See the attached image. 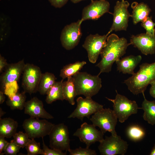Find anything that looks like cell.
<instances>
[{"label": "cell", "instance_id": "1", "mask_svg": "<svg viewBox=\"0 0 155 155\" xmlns=\"http://www.w3.org/2000/svg\"><path fill=\"white\" fill-rule=\"evenodd\" d=\"M130 45L124 37L119 38L115 34L108 35L106 45L100 54L101 60L95 66L100 69L98 75L110 72L114 63L125 54L127 47Z\"/></svg>", "mask_w": 155, "mask_h": 155}, {"label": "cell", "instance_id": "2", "mask_svg": "<svg viewBox=\"0 0 155 155\" xmlns=\"http://www.w3.org/2000/svg\"><path fill=\"white\" fill-rule=\"evenodd\" d=\"M155 80V62L144 63L140 66L139 70L123 83L133 94L144 93L149 84Z\"/></svg>", "mask_w": 155, "mask_h": 155}, {"label": "cell", "instance_id": "3", "mask_svg": "<svg viewBox=\"0 0 155 155\" xmlns=\"http://www.w3.org/2000/svg\"><path fill=\"white\" fill-rule=\"evenodd\" d=\"M72 77L77 96L92 98L98 93L102 86L101 79L98 75L79 71Z\"/></svg>", "mask_w": 155, "mask_h": 155}, {"label": "cell", "instance_id": "4", "mask_svg": "<svg viewBox=\"0 0 155 155\" xmlns=\"http://www.w3.org/2000/svg\"><path fill=\"white\" fill-rule=\"evenodd\" d=\"M117 93L115 99L106 98L113 103V111L119 122H124L132 114L137 113L139 109L137 104L134 100H129L125 96Z\"/></svg>", "mask_w": 155, "mask_h": 155}, {"label": "cell", "instance_id": "5", "mask_svg": "<svg viewBox=\"0 0 155 155\" xmlns=\"http://www.w3.org/2000/svg\"><path fill=\"white\" fill-rule=\"evenodd\" d=\"M90 120L103 133L108 131L113 136L117 135L115 129L118 118L113 110L109 108H103L93 114Z\"/></svg>", "mask_w": 155, "mask_h": 155}, {"label": "cell", "instance_id": "6", "mask_svg": "<svg viewBox=\"0 0 155 155\" xmlns=\"http://www.w3.org/2000/svg\"><path fill=\"white\" fill-rule=\"evenodd\" d=\"M46 119L30 117L24 121L22 126L30 139L42 138L49 135L55 124Z\"/></svg>", "mask_w": 155, "mask_h": 155}, {"label": "cell", "instance_id": "7", "mask_svg": "<svg viewBox=\"0 0 155 155\" xmlns=\"http://www.w3.org/2000/svg\"><path fill=\"white\" fill-rule=\"evenodd\" d=\"M49 135L50 148L66 152L70 149L68 129L63 123L55 125Z\"/></svg>", "mask_w": 155, "mask_h": 155}, {"label": "cell", "instance_id": "8", "mask_svg": "<svg viewBox=\"0 0 155 155\" xmlns=\"http://www.w3.org/2000/svg\"><path fill=\"white\" fill-rule=\"evenodd\" d=\"M129 3L125 0L117 1L114 7L113 22L108 33L107 36L113 31H126L128 25L129 19L131 15L128 8Z\"/></svg>", "mask_w": 155, "mask_h": 155}, {"label": "cell", "instance_id": "9", "mask_svg": "<svg viewBox=\"0 0 155 155\" xmlns=\"http://www.w3.org/2000/svg\"><path fill=\"white\" fill-rule=\"evenodd\" d=\"M99 143L98 148L102 155H124L128 146L127 142L118 135L106 136Z\"/></svg>", "mask_w": 155, "mask_h": 155}, {"label": "cell", "instance_id": "10", "mask_svg": "<svg viewBox=\"0 0 155 155\" xmlns=\"http://www.w3.org/2000/svg\"><path fill=\"white\" fill-rule=\"evenodd\" d=\"M42 73L38 66L32 64H25L22 83L24 91L30 95L38 91Z\"/></svg>", "mask_w": 155, "mask_h": 155}, {"label": "cell", "instance_id": "11", "mask_svg": "<svg viewBox=\"0 0 155 155\" xmlns=\"http://www.w3.org/2000/svg\"><path fill=\"white\" fill-rule=\"evenodd\" d=\"M80 20L67 25L61 32L60 40L62 46L66 50L74 48L79 43L82 35Z\"/></svg>", "mask_w": 155, "mask_h": 155}, {"label": "cell", "instance_id": "12", "mask_svg": "<svg viewBox=\"0 0 155 155\" xmlns=\"http://www.w3.org/2000/svg\"><path fill=\"white\" fill-rule=\"evenodd\" d=\"M77 106L68 118H77L82 121L103 108V106L93 100L92 98L79 97L76 99Z\"/></svg>", "mask_w": 155, "mask_h": 155}, {"label": "cell", "instance_id": "13", "mask_svg": "<svg viewBox=\"0 0 155 155\" xmlns=\"http://www.w3.org/2000/svg\"><path fill=\"white\" fill-rule=\"evenodd\" d=\"M108 36L106 34L101 35L96 34H90L86 38L82 47L87 51L88 60L90 63H94L96 62L106 45Z\"/></svg>", "mask_w": 155, "mask_h": 155}, {"label": "cell", "instance_id": "14", "mask_svg": "<svg viewBox=\"0 0 155 155\" xmlns=\"http://www.w3.org/2000/svg\"><path fill=\"white\" fill-rule=\"evenodd\" d=\"M104 135L94 125L86 122L82 123L73 134L74 136L78 137L81 142L85 143L88 148L96 142L102 141L104 138Z\"/></svg>", "mask_w": 155, "mask_h": 155}, {"label": "cell", "instance_id": "15", "mask_svg": "<svg viewBox=\"0 0 155 155\" xmlns=\"http://www.w3.org/2000/svg\"><path fill=\"white\" fill-rule=\"evenodd\" d=\"M110 7V4L107 0H93L83 9L80 20L82 22L87 20H97L105 13L109 12Z\"/></svg>", "mask_w": 155, "mask_h": 155}, {"label": "cell", "instance_id": "16", "mask_svg": "<svg viewBox=\"0 0 155 155\" xmlns=\"http://www.w3.org/2000/svg\"><path fill=\"white\" fill-rule=\"evenodd\" d=\"M25 65L24 59L15 63L8 64L0 77L1 90L4 91L8 84L16 82L22 74Z\"/></svg>", "mask_w": 155, "mask_h": 155}, {"label": "cell", "instance_id": "17", "mask_svg": "<svg viewBox=\"0 0 155 155\" xmlns=\"http://www.w3.org/2000/svg\"><path fill=\"white\" fill-rule=\"evenodd\" d=\"M129 43L144 55H153L155 53V36H151L146 33L133 35Z\"/></svg>", "mask_w": 155, "mask_h": 155}, {"label": "cell", "instance_id": "18", "mask_svg": "<svg viewBox=\"0 0 155 155\" xmlns=\"http://www.w3.org/2000/svg\"><path fill=\"white\" fill-rule=\"evenodd\" d=\"M24 109V113L31 117L46 119L54 118V117L44 109L42 102L36 97L26 102Z\"/></svg>", "mask_w": 155, "mask_h": 155}, {"label": "cell", "instance_id": "19", "mask_svg": "<svg viewBox=\"0 0 155 155\" xmlns=\"http://www.w3.org/2000/svg\"><path fill=\"white\" fill-rule=\"evenodd\" d=\"M142 59L140 55L135 56L131 55L119 59L115 62L117 70L123 74L133 75L134 70Z\"/></svg>", "mask_w": 155, "mask_h": 155}, {"label": "cell", "instance_id": "20", "mask_svg": "<svg viewBox=\"0 0 155 155\" xmlns=\"http://www.w3.org/2000/svg\"><path fill=\"white\" fill-rule=\"evenodd\" d=\"M131 7L133 9L131 17L135 25L145 21L151 11L149 6L143 2L138 3L134 2L132 3Z\"/></svg>", "mask_w": 155, "mask_h": 155}, {"label": "cell", "instance_id": "21", "mask_svg": "<svg viewBox=\"0 0 155 155\" xmlns=\"http://www.w3.org/2000/svg\"><path fill=\"white\" fill-rule=\"evenodd\" d=\"M18 122L9 118H0V136L10 138L16 133Z\"/></svg>", "mask_w": 155, "mask_h": 155}, {"label": "cell", "instance_id": "22", "mask_svg": "<svg viewBox=\"0 0 155 155\" xmlns=\"http://www.w3.org/2000/svg\"><path fill=\"white\" fill-rule=\"evenodd\" d=\"M62 79L60 81H55L48 90L46 94L45 101L48 104H51L57 100H63V82Z\"/></svg>", "mask_w": 155, "mask_h": 155}, {"label": "cell", "instance_id": "23", "mask_svg": "<svg viewBox=\"0 0 155 155\" xmlns=\"http://www.w3.org/2000/svg\"><path fill=\"white\" fill-rule=\"evenodd\" d=\"M143 94L144 99L142 107L139 108V109H142L144 111L143 115L144 120L153 125H155V100L149 101L146 98L144 93Z\"/></svg>", "mask_w": 155, "mask_h": 155}, {"label": "cell", "instance_id": "24", "mask_svg": "<svg viewBox=\"0 0 155 155\" xmlns=\"http://www.w3.org/2000/svg\"><path fill=\"white\" fill-rule=\"evenodd\" d=\"M57 79L53 73L46 72L42 73L38 86V91L42 95L46 94L48 90Z\"/></svg>", "mask_w": 155, "mask_h": 155}, {"label": "cell", "instance_id": "25", "mask_svg": "<svg viewBox=\"0 0 155 155\" xmlns=\"http://www.w3.org/2000/svg\"><path fill=\"white\" fill-rule=\"evenodd\" d=\"M63 94L65 100L71 105L75 104L74 99L77 96L72 77L67 78L63 82Z\"/></svg>", "mask_w": 155, "mask_h": 155}, {"label": "cell", "instance_id": "26", "mask_svg": "<svg viewBox=\"0 0 155 155\" xmlns=\"http://www.w3.org/2000/svg\"><path fill=\"white\" fill-rule=\"evenodd\" d=\"M85 61H78L74 63L67 64L61 69L60 76L64 80L76 74L86 64Z\"/></svg>", "mask_w": 155, "mask_h": 155}, {"label": "cell", "instance_id": "27", "mask_svg": "<svg viewBox=\"0 0 155 155\" xmlns=\"http://www.w3.org/2000/svg\"><path fill=\"white\" fill-rule=\"evenodd\" d=\"M26 92H17L12 96L8 97L6 104L12 110L16 109L22 110L24 107L26 102Z\"/></svg>", "mask_w": 155, "mask_h": 155}, {"label": "cell", "instance_id": "28", "mask_svg": "<svg viewBox=\"0 0 155 155\" xmlns=\"http://www.w3.org/2000/svg\"><path fill=\"white\" fill-rule=\"evenodd\" d=\"M126 134L130 140L136 142L142 140L144 137L146 132L142 127L137 125H133L127 128Z\"/></svg>", "mask_w": 155, "mask_h": 155}, {"label": "cell", "instance_id": "29", "mask_svg": "<svg viewBox=\"0 0 155 155\" xmlns=\"http://www.w3.org/2000/svg\"><path fill=\"white\" fill-rule=\"evenodd\" d=\"M25 148L28 155H42L43 153L40 143L36 141L34 139H30Z\"/></svg>", "mask_w": 155, "mask_h": 155}, {"label": "cell", "instance_id": "30", "mask_svg": "<svg viewBox=\"0 0 155 155\" xmlns=\"http://www.w3.org/2000/svg\"><path fill=\"white\" fill-rule=\"evenodd\" d=\"M13 137L15 142L22 148L25 147L30 139L26 132L21 131L16 132Z\"/></svg>", "mask_w": 155, "mask_h": 155}, {"label": "cell", "instance_id": "31", "mask_svg": "<svg viewBox=\"0 0 155 155\" xmlns=\"http://www.w3.org/2000/svg\"><path fill=\"white\" fill-rule=\"evenodd\" d=\"M141 25L146 30V34L151 36H155V23L152 20V16H148L145 21L142 22Z\"/></svg>", "mask_w": 155, "mask_h": 155}, {"label": "cell", "instance_id": "32", "mask_svg": "<svg viewBox=\"0 0 155 155\" xmlns=\"http://www.w3.org/2000/svg\"><path fill=\"white\" fill-rule=\"evenodd\" d=\"M68 151L70 155H96L97 153L94 150L86 147L85 148L79 147L74 149H70Z\"/></svg>", "mask_w": 155, "mask_h": 155}, {"label": "cell", "instance_id": "33", "mask_svg": "<svg viewBox=\"0 0 155 155\" xmlns=\"http://www.w3.org/2000/svg\"><path fill=\"white\" fill-rule=\"evenodd\" d=\"M21 148L18 146L13 140L9 142L4 153L6 155H16Z\"/></svg>", "mask_w": 155, "mask_h": 155}, {"label": "cell", "instance_id": "34", "mask_svg": "<svg viewBox=\"0 0 155 155\" xmlns=\"http://www.w3.org/2000/svg\"><path fill=\"white\" fill-rule=\"evenodd\" d=\"M43 137H42L43 153L42 155H66L67 152H65L63 151L58 150L55 149L49 148L47 146L44 142Z\"/></svg>", "mask_w": 155, "mask_h": 155}, {"label": "cell", "instance_id": "35", "mask_svg": "<svg viewBox=\"0 0 155 155\" xmlns=\"http://www.w3.org/2000/svg\"><path fill=\"white\" fill-rule=\"evenodd\" d=\"M51 5L56 8H60L66 4L68 0H49Z\"/></svg>", "mask_w": 155, "mask_h": 155}, {"label": "cell", "instance_id": "36", "mask_svg": "<svg viewBox=\"0 0 155 155\" xmlns=\"http://www.w3.org/2000/svg\"><path fill=\"white\" fill-rule=\"evenodd\" d=\"M5 137L0 136V155L4 154V152L9 142L5 139Z\"/></svg>", "mask_w": 155, "mask_h": 155}, {"label": "cell", "instance_id": "37", "mask_svg": "<svg viewBox=\"0 0 155 155\" xmlns=\"http://www.w3.org/2000/svg\"><path fill=\"white\" fill-rule=\"evenodd\" d=\"M8 64L7 63L6 60L1 55H0V73H1L3 70Z\"/></svg>", "mask_w": 155, "mask_h": 155}, {"label": "cell", "instance_id": "38", "mask_svg": "<svg viewBox=\"0 0 155 155\" xmlns=\"http://www.w3.org/2000/svg\"><path fill=\"white\" fill-rule=\"evenodd\" d=\"M149 93L152 97L155 98V80L150 84Z\"/></svg>", "mask_w": 155, "mask_h": 155}, {"label": "cell", "instance_id": "39", "mask_svg": "<svg viewBox=\"0 0 155 155\" xmlns=\"http://www.w3.org/2000/svg\"><path fill=\"white\" fill-rule=\"evenodd\" d=\"M4 93L3 91L0 90V104H2L4 102L5 99V96L4 95Z\"/></svg>", "mask_w": 155, "mask_h": 155}, {"label": "cell", "instance_id": "40", "mask_svg": "<svg viewBox=\"0 0 155 155\" xmlns=\"http://www.w3.org/2000/svg\"><path fill=\"white\" fill-rule=\"evenodd\" d=\"M150 155H155V144L152 148L150 152Z\"/></svg>", "mask_w": 155, "mask_h": 155}, {"label": "cell", "instance_id": "41", "mask_svg": "<svg viewBox=\"0 0 155 155\" xmlns=\"http://www.w3.org/2000/svg\"><path fill=\"white\" fill-rule=\"evenodd\" d=\"M6 112L3 111L2 108L0 107V118H1L2 116Z\"/></svg>", "mask_w": 155, "mask_h": 155}, {"label": "cell", "instance_id": "42", "mask_svg": "<svg viewBox=\"0 0 155 155\" xmlns=\"http://www.w3.org/2000/svg\"><path fill=\"white\" fill-rule=\"evenodd\" d=\"M73 3H78L84 0H70ZM91 1H92L93 0H90Z\"/></svg>", "mask_w": 155, "mask_h": 155}]
</instances>
